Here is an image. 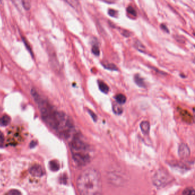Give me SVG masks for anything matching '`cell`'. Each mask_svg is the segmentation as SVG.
Here are the masks:
<instances>
[{
	"label": "cell",
	"mask_w": 195,
	"mask_h": 195,
	"mask_svg": "<svg viewBox=\"0 0 195 195\" xmlns=\"http://www.w3.org/2000/svg\"><path fill=\"white\" fill-rule=\"evenodd\" d=\"M134 80L135 83L138 86L141 88H145V83L144 82L143 78H142L140 75L136 74L134 77Z\"/></svg>",
	"instance_id": "ba28073f"
},
{
	"label": "cell",
	"mask_w": 195,
	"mask_h": 195,
	"mask_svg": "<svg viewBox=\"0 0 195 195\" xmlns=\"http://www.w3.org/2000/svg\"><path fill=\"white\" fill-rule=\"evenodd\" d=\"M140 129L144 134H148L150 130V123L147 121H144L140 124Z\"/></svg>",
	"instance_id": "8992f818"
},
{
	"label": "cell",
	"mask_w": 195,
	"mask_h": 195,
	"mask_svg": "<svg viewBox=\"0 0 195 195\" xmlns=\"http://www.w3.org/2000/svg\"><path fill=\"white\" fill-rule=\"evenodd\" d=\"M115 99H116L117 103L120 104H124L127 101V98L125 97V96L123 94L117 95L115 97Z\"/></svg>",
	"instance_id": "7c38bea8"
},
{
	"label": "cell",
	"mask_w": 195,
	"mask_h": 195,
	"mask_svg": "<svg viewBox=\"0 0 195 195\" xmlns=\"http://www.w3.org/2000/svg\"><path fill=\"white\" fill-rule=\"evenodd\" d=\"M10 122V118L7 115H4L0 118V125L2 127H6Z\"/></svg>",
	"instance_id": "8fae6325"
},
{
	"label": "cell",
	"mask_w": 195,
	"mask_h": 195,
	"mask_svg": "<svg viewBox=\"0 0 195 195\" xmlns=\"http://www.w3.org/2000/svg\"><path fill=\"white\" fill-rule=\"evenodd\" d=\"M2 0H0V3H2Z\"/></svg>",
	"instance_id": "4dcf8cb0"
},
{
	"label": "cell",
	"mask_w": 195,
	"mask_h": 195,
	"mask_svg": "<svg viewBox=\"0 0 195 195\" xmlns=\"http://www.w3.org/2000/svg\"><path fill=\"white\" fill-rule=\"evenodd\" d=\"M127 11L128 14H130V15L136 17L137 16V12L136 10L135 9L134 7H132V6H129L127 7Z\"/></svg>",
	"instance_id": "ac0fdd59"
},
{
	"label": "cell",
	"mask_w": 195,
	"mask_h": 195,
	"mask_svg": "<svg viewBox=\"0 0 195 195\" xmlns=\"http://www.w3.org/2000/svg\"><path fill=\"white\" fill-rule=\"evenodd\" d=\"M98 88L101 91L105 94H107L108 93L109 89V87L105 83L101 81H98Z\"/></svg>",
	"instance_id": "9c48e42d"
},
{
	"label": "cell",
	"mask_w": 195,
	"mask_h": 195,
	"mask_svg": "<svg viewBox=\"0 0 195 195\" xmlns=\"http://www.w3.org/2000/svg\"><path fill=\"white\" fill-rule=\"evenodd\" d=\"M29 173L34 177H41L45 174L44 170L39 164H34L29 169Z\"/></svg>",
	"instance_id": "277c9868"
},
{
	"label": "cell",
	"mask_w": 195,
	"mask_h": 195,
	"mask_svg": "<svg viewBox=\"0 0 195 195\" xmlns=\"http://www.w3.org/2000/svg\"><path fill=\"white\" fill-rule=\"evenodd\" d=\"M178 153L180 158H182V159H185L190 156L191 150L188 146L187 144L182 143L180 145L179 147Z\"/></svg>",
	"instance_id": "5b68a950"
},
{
	"label": "cell",
	"mask_w": 195,
	"mask_h": 195,
	"mask_svg": "<svg viewBox=\"0 0 195 195\" xmlns=\"http://www.w3.org/2000/svg\"><path fill=\"white\" fill-rule=\"evenodd\" d=\"M49 52L50 60L51 61L52 65L56 66L58 64V62H57V60L56 59V55L55 54V52H54L52 49Z\"/></svg>",
	"instance_id": "30bf717a"
},
{
	"label": "cell",
	"mask_w": 195,
	"mask_h": 195,
	"mask_svg": "<svg viewBox=\"0 0 195 195\" xmlns=\"http://www.w3.org/2000/svg\"><path fill=\"white\" fill-rule=\"evenodd\" d=\"M4 140H5L4 135L3 133L0 131V147L3 145V144L4 143Z\"/></svg>",
	"instance_id": "cb8c5ba5"
},
{
	"label": "cell",
	"mask_w": 195,
	"mask_h": 195,
	"mask_svg": "<svg viewBox=\"0 0 195 195\" xmlns=\"http://www.w3.org/2000/svg\"><path fill=\"white\" fill-rule=\"evenodd\" d=\"M13 3V4L17 7L18 9H20V0H11Z\"/></svg>",
	"instance_id": "d4e9b609"
},
{
	"label": "cell",
	"mask_w": 195,
	"mask_h": 195,
	"mask_svg": "<svg viewBox=\"0 0 195 195\" xmlns=\"http://www.w3.org/2000/svg\"><path fill=\"white\" fill-rule=\"evenodd\" d=\"M102 1L108 4H114L116 1V0H102Z\"/></svg>",
	"instance_id": "f1b7e54d"
},
{
	"label": "cell",
	"mask_w": 195,
	"mask_h": 195,
	"mask_svg": "<svg viewBox=\"0 0 195 195\" xmlns=\"http://www.w3.org/2000/svg\"><path fill=\"white\" fill-rule=\"evenodd\" d=\"M113 111L117 115H120L123 113V109L120 104H115L113 105Z\"/></svg>",
	"instance_id": "4fadbf2b"
},
{
	"label": "cell",
	"mask_w": 195,
	"mask_h": 195,
	"mask_svg": "<svg viewBox=\"0 0 195 195\" xmlns=\"http://www.w3.org/2000/svg\"><path fill=\"white\" fill-rule=\"evenodd\" d=\"M172 177L164 169L158 170L153 176L152 182L157 188H163L172 182Z\"/></svg>",
	"instance_id": "3957f363"
},
{
	"label": "cell",
	"mask_w": 195,
	"mask_h": 195,
	"mask_svg": "<svg viewBox=\"0 0 195 195\" xmlns=\"http://www.w3.org/2000/svg\"><path fill=\"white\" fill-rule=\"evenodd\" d=\"M36 145H37V142L35 141H32L30 144V147L31 148H32L35 147L36 146Z\"/></svg>",
	"instance_id": "f546056e"
},
{
	"label": "cell",
	"mask_w": 195,
	"mask_h": 195,
	"mask_svg": "<svg viewBox=\"0 0 195 195\" xmlns=\"http://www.w3.org/2000/svg\"><path fill=\"white\" fill-rule=\"evenodd\" d=\"M88 112H89V115L91 116L92 118L93 119V120L95 121H96V120H97V119H98V117H97V116L96 115V114L95 113H93V112H92L91 111H88Z\"/></svg>",
	"instance_id": "484cf974"
},
{
	"label": "cell",
	"mask_w": 195,
	"mask_h": 195,
	"mask_svg": "<svg viewBox=\"0 0 195 195\" xmlns=\"http://www.w3.org/2000/svg\"><path fill=\"white\" fill-rule=\"evenodd\" d=\"M134 46L137 50H138L139 52H142V53H146V48L145 46L141 42V41L138 40H135L134 42Z\"/></svg>",
	"instance_id": "52a82bcc"
},
{
	"label": "cell",
	"mask_w": 195,
	"mask_h": 195,
	"mask_svg": "<svg viewBox=\"0 0 195 195\" xmlns=\"http://www.w3.org/2000/svg\"><path fill=\"white\" fill-rule=\"evenodd\" d=\"M194 194H195L194 189L192 187H189L185 189L182 192L183 195H193Z\"/></svg>",
	"instance_id": "d6986e66"
},
{
	"label": "cell",
	"mask_w": 195,
	"mask_h": 195,
	"mask_svg": "<svg viewBox=\"0 0 195 195\" xmlns=\"http://www.w3.org/2000/svg\"><path fill=\"white\" fill-rule=\"evenodd\" d=\"M7 194L9 195H19L21 194V192L17 190H12L7 192Z\"/></svg>",
	"instance_id": "7402d4cb"
},
{
	"label": "cell",
	"mask_w": 195,
	"mask_h": 195,
	"mask_svg": "<svg viewBox=\"0 0 195 195\" xmlns=\"http://www.w3.org/2000/svg\"><path fill=\"white\" fill-rule=\"evenodd\" d=\"M92 52L93 54H95L96 56H98L100 55V53L99 48L96 45H95L92 46Z\"/></svg>",
	"instance_id": "ffe728a7"
},
{
	"label": "cell",
	"mask_w": 195,
	"mask_h": 195,
	"mask_svg": "<svg viewBox=\"0 0 195 195\" xmlns=\"http://www.w3.org/2000/svg\"><path fill=\"white\" fill-rule=\"evenodd\" d=\"M49 167L52 171H57L60 169V165L56 161L53 160L49 163Z\"/></svg>",
	"instance_id": "5bb4252c"
},
{
	"label": "cell",
	"mask_w": 195,
	"mask_h": 195,
	"mask_svg": "<svg viewBox=\"0 0 195 195\" xmlns=\"http://www.w3.org/2000/svg\"><path fill=\"white\" fill-rule=\"evenodd\" d=\"M21 4L25 10H29L31 8V0H21Z\"/></svg>",
	"instance_id": "9a60e30c"
},
{
	"label": "cell",
	"mask_w": 195,
	"mask_h": 195,
	"mask_svg": "<svg viewBox=\"0 0 195 195\" xmlns=\"http://www.w3.org/2000/svg\"><path fill=\"white\" fill-rule=\"evenodd\" d=\"M103 66L104 68L110 71H117L118 68L116 65L112 63H108V64H103Z\"/></svg>",
	"instance_id": "2e32d148"
},
{
	"label": "cell",
	"mask_w": 195,
	"mask_h": 195,
	"mask_svg": "<svg viewBox=\"0 0 195 195\" xmlns=\"http://www.w3.org/2000/svg\"><path fill=\"white\" fill-rule=\"evenodd\" d=\"M176 40H177L178 42H182V43H183V42H184V41H185V39H184L183 38V37L178 36L176 37Z\"/></svg>",
	"instance_id": "83f0119b"
},
{
	"label": "cell",
	"mask_w": 195,
	"mask_h": 195,
	"mask_svg": "<svg viewBox=\"0 0 195 195\" xmlns=\"http://www.w3.org/2000/svg\"><path fill=\"white\" fill-rule=\"evenodd\" d=\"M22 39L23 42H24V44H25V45L26 46L27 49L28 50V51L29 52V53H31V54L32 56H33V53L32 49L31 46L29 45V42L27 41V40L25 39V38L24 37H22Z\"/></svg>",
	"instance_id": "e0dca14e"
},
{
	"label": "cell",
	"mask_w": 195,
	"mask_h": 195,
	"mask_svg": "<svg viewBox=\"0 0 195 195\" xmlns=\"http://www.w3.org/2000/svg\"><path fill=\"white\" fill-rule=\"evenodd\" d=\"M77 187L80 194L100 195L102 192V180L97 169L91 168L84 170L79 176Z\"/></svg>",
	"instance_id": "6da1fadb"
},
{
	"label": "cell",
	"mask_w": 195,
	"mask_h": 195,
	"mask_svg": "<svg viewBox=\"0 0 195 195\" xmlns=\"http://www.w3.org/2000/svg\"><path fill=\"white\" fill-rule=\"evenodd\" d=\"M160 27H161L163 31H164V32L168 33L169 32V29H168V28H167V26H166L165 24H162L160 25Z\"/></svg>",
	"instance_id": "4316f807"
},
{
	"label": "cell",
	"mask_w": 195,
	"mask_h": 195,
	"mask_svg": "<svg viewBox=\"0 0 195 195\" xmlns=\"http://www.w3.org/2000/svg\"><path fill=\"white\" fill-rule=\"evenodd\" d=\"M70 147L74 162L80 166H84L92 160V151L90 145L78 136L73 137Z\"/></svg>",
	"instance_id": "7a4b0ae2"
},
{
	"label": "cell",
	"mask_w": 195,
	"mask_h": 195,
	"mask_svg": "<svg viewBox=\"0 0 195 195\" xmlns=\"http://www.w3.org/2000/svg\"><path fill=\"white\" fill-rule=\"evenodd\" d=\"M108 14L111 16V17H116L117 16V11L115 9H109L108 11Z\"/></svg>",
	"instance_id": "44dd1931"
},
{
	"label": "cell",
	"mask_w": 195,
	"mask_h": 195,
	"mask_svg": "<svg viewBox=\"0 0 195 195\" xmlns=\"http://www.w3.org/2000/svg\"><path fill=\"white\" fill-rule=\"evenodd\" d=\"M121 33L123 34V36L126 37H130V32L128 31H127V30L122 29Z\"/></svg>",
	"instance_id": "603a6c76"
}]
</instances>
